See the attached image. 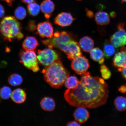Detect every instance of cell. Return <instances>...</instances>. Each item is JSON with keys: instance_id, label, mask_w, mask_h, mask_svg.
<instances>
[{"instance_id": "17", "label": "cell", "mask_w": 126, "mask_h": 126, "mask_svg": "<svg viewBox=\"0 0 126 126\" xmlns=\"http://www.w3.org/2000/svg\"><path fill=\"white\" fill-rule=\"evenodd\" d=\"M11 97L13 101L15 103L21 104L23 103L26 98V92L23 89L17 88L12 93Z\"/></svg>"}, {"instance_id": "33", "label": "cell", "mask_w": 126, "mask_h": 126, "mask_svg": "<svg viewBox=\"0 0 126 126\" xmlns=\"http://www.w3.org/2000/svg\"><path fill=\"white\" fill-rule=\"evenodd\" d=\"M118 71L121 72L122 76L126 79V66Z\"/></svg>"}, {"instance_id": "29", "label": "cell", "mask_w": 126, "mask_h": 126, "mask_svg": "<svg viewBox=\"0 0 126 126\" xmlns=\"http://www.w3.org/2000/svg\"><path fill=\"white\" fill-rule=\"evenodd\" d=\"M37 28L35 24V22L33 20H31L28 24L27 29L28 31L32 32L35 30Z\"/></svg>"}, {"instance_id": "7", "label": "cell", "mask_w": 126, "mask_h": 126, "mask_svg": "<svg viewBox=\"0 0 126 126\" xmlns=\"http://www.w3.org/2000/svg\"><path fill=\"white\" fill-rule=\"evenodd\" d=\"M124 27V23H119L118 25L117 31L110 38V43L116 48L126 45V32Z\"/></svg>"}, {"instance_id": "24", "label": "cell", "mask_w": 126, "mask_h": 126, "mask_svg": "<svg viewBox=\"0 0 126 126\" xmlns=\"http://www.w3.org/2000/svg\"><path fill=\"white\" fill-rule=\"evenodd\" d=\"M23 81V78L21 76L16 73L12 74L8 79V82L9 84L14 86L20 85L22 84Z\"/></svg>"}, {"instance_id": "19", "label": "cell", "mask_w": 126, "mask_h": 126, "mask_svg": "<svg viewBox=\"0 0 126 126\" xmlns=\"http://www.w3.org/2000/svg\"><path fill=\"white\" fill-rule=\"evenodd\" d=\"M91 59L93 60L102 64L104 62L105 58L104 53L98 47L93 48L90 52Z\"/></svg>"}, {"instance_id": "11", "label": "cell", "mask_w": 126, "mask_h": 126, "mask_svg": "<svg viewBox=\"0 0 126 126\" xmlns=\"http://www.w3.org/2000/svg\"><path fill=\"white\" fill-rule=\"evenodd\" d=\"M113 64L119 71L126 66V47L121 48L120 51L114 55L113 59Z\"/></svg>"}, {"instance_id": "21", "label": "cell", "mask_w": 126, "mask_h": 126, "mask_svg": "<svg viewBox=\"0 0 126 126\" xmlns=\"http://www.w3.org/2000/svg\"><path fill=\"white\" fill-rule=\"evenodd\" d=\"M114 105L118 111H125L126 110V97L122 96L116 97L114 101Z\"/></svg>"}, {"instance_id": "37", "label": "cell", "mask_w": 126, "mask_h": 126, "mask_svg": "<svg viewBox=\"0 0 126 126\" xmlns=\"http://www.w3.org/2000/svg\"><path fill=\"white\" fill-rule=\"evenodd\" d=\"M111 15L112 17L114 18V17L116 16V14L115 13V12H112L111 13Z\"/></svg>"}, {"instance_id": "9", "label": "cell", "mask_w": 126, "mask_h": 126, "mask_svg": "<svg viewBox=\"0 0 126 126\" xmlns=\"http://www.w3.org/2000/svg\"><path fill=\"white\" fill-rule=\"evenodd\" d=\"M61 51L66 54L68 59L71 61L77 56L82 55L79 44L75 40L69 42L63 47Z\"/></svg>"}, {"instance_id": "20", "label": "cell", "mask_w": 126, "mask_h": 126, "mask_svg": "<svg viewBox=\"0 0 126 126\" xmlns=\"http://www.w3.org/2000/svg\"><path fill=\"white\" fill-rule=\"evenodd\" d=\"M40 104L42 109L46 111H53L56 106L54 99L50 97H44L41 101Z\"/></svg>"}, {"instance_id": "34", "label": "cell", "mask_w": 126, "mask_h": 126, "mask_svg": "<svg viewBox=\"0 0 126 126\" xmlns=\"http://www.w3.org/2000/svg\"><path fill=\"white\" fill-rule=\"evenodd\" d=\"M80 123L77 121H72L69 122L67 124V126H80Z\"/></svg>"}, {"instance_id": "26", "label": "cell", "mask_w": 126, "mask_h": 126, "mask_svg": "<svg viewBox=\"0 0 126 126\" xmlns=\"http://www.w3.org/2000/svg\"><path fill=\"white\" fill-rule=\"evenodd\" d=\"M15 15L16 18L20 20H23L26 18L27 12L26 9L22 6H19L15 11Z\"/></svg>"}, {"instance_id": "18", "label": "cell", "mask_w": 126, "mask_h": 126, "mask_svg": "<svg viewBox=\"0 0 126 126\" xmlns=\"http://www.w3.org/2000/svg\"><path fill=\"white\" fill-rule=\"evenodd\" d=\"M94 20L97 24L100 26H105L109 24L110 19L109 15L106 12H97L95 14Z\"/></svg>"}, {"instance_id": "12", "label": "cell", "mask_w": 126, "mask_h": 126, "mask_svg": "<svg viewBox=\"0 0 126 126\" xmlns=\"http://www.w3.org/2000/svg\"><path fill=\"white\" fill-rule=\"evenodd\" d=\"M75 19L70 13L63 12L59 14L54 19L55 24L64 27L70 26Z\"/></svg>"}, {"instance_id": "2", "label": "cell", "mask_w": 126, "mask_h": 126, "mask_svg": "<svg viewBox=\"0 0 126 126\" xmlns=\"http://www.w3.org/2000/svg\"><path fill=\"white\" fill-rule=\"evenodd\" d=\"M45 81L52 87L58 89L64 84L70 72L63 65L60 59L46 66L42 71Z\"/></svg>"}, {"instance_id": "5", "label": "cell", "mask_w": 126, "mask_h": 126, "mask_svg": "<svg viewBox=\"0 0 126 126\" xmlns=\"http://www.w3.org/2000/svg\"><path fill=\"white\" fill-rule=\"evenodd\" d=\"M19 62L22 63L26 68L34 72L39 71L38 61L35 51L21 50L19 53Z\"/></svg>"}, {"instance_id": "40", "label": "cell", "mask_w": 126, "mask_h": 126, "mask_svg": "<svg viewBox=\"0 0 126 126\" xmlns=\"http://www.w3.org/2000/svg\"></svg>"}, {"instance_id": "3", "label": "cell", "mask_w": 126, "mask_h": 126, "mask_svg": "<svg viewBox=\"0 0 126 126\" xmlns=\"http://www.w3.org/2000/svg\"><path fill=\"white\" fill-rule=\"evenodd\" d=\"M21 23L15 17L7 16L4 17L0 23V32L5 40L12 42L17 39L19 40L24 37L21 32Z\"/></svg>"}, {"instance_id": "25", "label": "cell", "mask_w": 126, "mask_h": 126, "mask_svg": "<svg viewBox=\"0 0 126 126\" xmlns=\"http://www.w3.org/2000/svg\"><path fill=\"white\" fill-rule=\"evenodd\" d=\"M79 81L74 76H69L64 82V85L68 89H74L78 86Z\"/></svg>"}, {"instance_id": "38", "label": "cell", "mask_w": 126, "mask_h": 126, "mask_svg": "<svg viewBox=\"0 0 126 126\" xmlns=\"http://www.w3.org/2000/svg\"><path fill=\"white\" fill-rule=\"evenodd\" d=\"M122 3H126V0H121Z\"/></svg>"}, {"instance_id": "8", "label": "cell", "mask_w": 126, "mask_h": 126, "mask_svg": "<svg viewBox=\"0 0 126 126\" xmlns=\"http://www.w3.org/2000/svg\"><path fill=\"white\" fill-rule=\"evenodd\" d=\"M71 67L78 74L83 75L90 67L89 60L82 55L77 56L72 61Z\"/></svg>"}, {"instance_id": "23", "label": "cell", "mask_w": 126, "mask_h": 126, "mask_svg": "<svg viewBox=\"0 0 126 126\" xmlns=\"http://www.w3.org/2000/svg\"><path fill=\"white\" fill-rule=\"evenodd\" d=\"M27 9L29 15L33 16L38 15L41 10L40 6L35 1L28 4Z\"/></svg>"}, {"instance_id": "27", "label": "cell", "mask_w": 126, "mask_h": 126, "mask_svg": "<svg viewBox=\"0 0 126 126\" xmlns=\"http://www.w3.org/2000/svg\"><path fill=\"white\" fill-rule=\"evenodd\" d=\"M12 91L11 88L7 86L3 87L0 90V95L1 98L7 100L11 97Z\"/></svg>"}, {"instance_id": "35", "label": "cell", "mask_w": 126, "mask_h": 126, "mask_svg": "<svg viewBox=\"0 0 126 126\" xmlns=\"http://www.w3.org/2000/svg\"><path fill=\"white\" fill-rule=\"evenodd\" d=\"M0 0L5 1L7 3L8 5L10 7H12L13 3L15 0Z\"/></svg>"}, {"instance_id": "31", "label": "cell", "mask_w": 126, "mask_h": 126, "mask_svg": "<svg viewBox=\"0 0 126 126\" xmlns=\"http://www.w3.org/2000/svg\"><path fill=\"white\" fill-rule=\"evenodd\" d=\"M5 13V11L3 6L0 4V18H2L4 16Z\"/></svg>"}, {"instance_id": "13", "label": "cell", "mask_w": 126, "mask_h": 126, "mask_svg": "<svg viewBox=\"0 0 126 126\" xmlns=\"http://www.w3.org/2000/svg\"><path fill=\"white\" fill-rule=\"evenodd\" d=\"M41 11L44 14L45 18L48 19L55 10V5L51 0H44L40 6Z\"/></svg>"}, {"instance_id": "14", "label": "cell", "mask_w": 126, "mask_h": 126, "mask_svg": "<svg viewBox=\"0 0 126 126\" xmlns=\"http://www.w3.org/2000/svg\"><path fill=\"white\" fill-rule=\"evenodd\" d=\"M73 114L76 121L80 124L86 122L89 117V114L85 108L78 107Z\"/></svg>"}, {"instance_id": "28", "label": "cell", "mask_w": 126, "mask_h": 126, "mask_svg": "<svg viewBox=\"0 0 126 126\" xmlns=\"http://www.w3.org/2000/svg\"><path fill=\"white\" fill-rule=\"evenodd\" d=\"M100 72L102 78L104 79H108L111 76V71L105 64H102L100 66Z\"/></svg>"}, {"instance_id": "30", "label": "cell", "mask_w": 126, "mask_h": 126, "mask_svg": "<svg viewBox=\"0 0 126 126\" xmlns=\"http://www.w3.org/2000/svg\"><path fill=\"white\" fill-rule=\"evenodd\" d=\"M86 15L87 16H88L89 18H92L94 16V13L91 11L88 10L86 9Z\"/></svg>"}, {"instance_id": "6", "label": "cell", "mask_w": 126, "mask_h": 126, "mask_svg": "<svg viewBox=\"0 0 126 126\" xmlns=\"http://www.w3.org/2000/svg\"><path fill=\"white\" fill-rule=\"evenodd\" d=\"M37 53L38 61L45 67L60 59L59 53L53 48H48L42 50H38Z\"/></svg>"}, {"instance_id": "32", "label": "cell", "mask_w": 126, "mask_h": 126, "mask_svg": "<svg viewBox=\"0 0 126 126\" xmlns=\"http://www.w3.org/2000/svg\"><path fill=\"white\" fill-rule=\"evenodd\" d=\"M118 91L120 92L122 94H125L126 93V85H123L120 87L118 89Z\"/></svg>"}, {"instance_id": "1", "label": "cell", "mask_w": 126, "mask_h": 126, "mask_svg": "<svg viewBox=\"0 0 126 126\" xmlns=\"http://www.w3.org/2000/svg\"><path fill=\"white\" fill-rule=\"evenodd\" d=\"M76 88L68 89L64 97L73 107L95 108L106 103L108 97V85L102 79L93 77L89 72L82 75Z\"/></svg>"}, {"instance_id": "36", "label": "cell", "mask_w": 126, "mask_h": 126, "mask_svg": "<svg viewBox=\"0 0 126 126\" xmlns=\"http://www.w3.org/2000/svg\"><path fill=\"white\" fill-rule=\"evenodd\" d=\"M21 2L25 4H29L30 3L34 2L35 0H21Z\"/></svg>"}, {"instance_id": "22", "label": "cell", "mask_w": 126, "mask_h": 126, "mask_svg": "<svg viewBox=\"0 0 126 126\" xmlns=\"http://www.w3.org/2000/svg\"><path fill=\"white\" fill-rule=\"evenodd\" d=\"M103 50L105 56L107 59H110L116 51L114 47L108 40L105 41L104 44Z\"/></svg>"}, {"instance_id": "16", "label": "cell", "mask_w": 126, "mask_h": 126, "mask_svg": "<svg viewBox=\"0 0 126 126\" xmlns=\"http://www.w3.org/2000/svg\"><path fill=\"white\" fill-rule=\"evenodd\" d=\"M79 43L83 51L86 52H90L93 48L94 45L93 39L88 36H85L82 38L80 39Z\"/></svg>"}, {"instance_id": "10", "label": "cell", "mask_w": 126, "mask_h": 126, "mask_svg": "<svg viewBox=\"0 0 126 126\" xmlns=\"http://www.w3.org/2000/svg\"><path fill=\"white\" fill-rule=\"evenodd\" d=\"M36 33L41 37L50 38L53 35V29L51 23L48 21L39 23L37 25Z\"/></svg>"}, {"instance_id": "15", "label": "cell", "mask_w": 126, "mask_h": 126, "mask_svg": "<svg viewBox=\"0 0 126 126\" xmlns=\"http://www.w3.org/2000/svg\"><path fill=\"white\" fill-rule=\"evenodd\" d=\"M39 43L37 39L33 36H28L22 43L23 48L27 51H33L38 46Z\"/></svg>"}, {"instance_id": "39", "label": "cell", "mask_w": 126, "mask_h": 126, "mask_svg": "<svg viewBox=\"0 0 126 126\" xmlns=\"http://www.w3.org/2000/svg\"><path fill=\"white\" fill-rule=\"evenodd\" d=\"M76 0L78 1H80L82 0Z\"/></svg>"}, {"instance_id": "4", "label": "cell", "mask_w": 126, "mask_h": 126, "mask_svg": "<svg viewBox=\"0 0 126 126\" xmlns=\"http://www.w3.org/2000/svg\"><path fill=\"white\" fill-rule=\"evenodd\" d=\"M74 34L67 32L57 31L53 34L52 37L42 40L41 42L48 48H56L62 51V49L70 41L77 38Z\"/></svg>"}]
</instances>
